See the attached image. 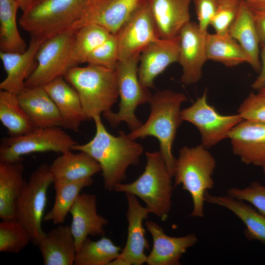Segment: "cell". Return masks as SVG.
<instances>
[{"label":"cell","instance_id":"6da1fadb","mask_svg":"<svg viewBox=\"0 0 265 265\" xmlns=\"http://www.w3.org/2000/svg\"><path fill=\"white\" fill-rule=\"evenodd\" d=\"M93 119L96 126L93 138L86 143L76 144L72 150L85 152L95 159L101 169L105 188L114 191L125 179L128 167L138 163L143 147L122 131L118 136L110 134L100 115Z\"/></svg>","mask_w":265,"mask_h":265},{"label":"cell","instance_id":"7a4b0ae2","mask_svg":"<svg viewBox=\"0 0 265 265\" xmlns=\"http://www.w3.org/2000/svg\"><path fill=\"white\" fill-rule=\"evenodd\" d=\"M186 100L182 92L170 89L158 91L149 103L150 114L146 122L128 134L133 140L147 136L156 137L159 142V151L173 177L176 159L172 154V146L177 130L183 121L181 106Z\"/></svg>","mask_w":265,"mask_h":265},{"label":"cell","instance_id":"3957f363","mask_svg":"<svg viewBox=\"0 0 265 265\" xmlns=\"http://www.w3.org/2000/svg\"><path fill=\"white\" fill-rule=\"evenodd\" d=\"M78 92L87 119L111 110L119 97L115 70L88 64L70 68L64 76Z\"/></svg>","mask_w":265,"mask_h":265},{"label":"cell","instance_id":"277c9868","mask_svg":"<svg viewBox=\"0 0 265 265\" xmlns=\"http://www.w3.org/2000/svg\"><path fill=\"white\" fill-rule=\"evenodd\" d=\"M216 165L214 158L202 144L180 150L173 174L174 186L181 185L189 193L193 204L191 217L205 215V195L214 186L212 175Z\"/></svg>","mask_w":265,"mask_h":265},{"label":"cell","instance_id":"5b68a950","mask_svg":"<svg viewBox=\"0 0 265 265\" xmlns=\"http://www.w3.org/2000/svg\"><path fill=\"white\" fill-rule=\"evenodd\" d=\"M143 172L134 181L119 184L114 191L134 195L145 204L150 213L165 220L172 205V176L159 151L146 152Z\"/></svg>","mask_w":265,"mask_h":265},{"label":"cell","instance_id":"8992f818","mask_svg":"<svg viewBox=\"0 0 265 265\" xmlns=\"http://www.w3.org/2000/svg\"><path fill=\"white\" fill-rule=\"evenodd\" d=\"M87 0H33L19 23L31 39L42 42L71 29Z\"/></svg>","mask_w":265,"mask_h":265},{"label":"cell","instance_id":"52a82bcc","mask_svg":"<svg viewBox=\"0 0 265 265\" xmlns=\"http://www.w3.org/2000/svg\"><path fill=\"white\" fill-rule=\"evenodd\" d=\"M140 54H136L125 60L119 61L116 65L115 71L120 98L119 110L117 112L110 110L103 113L111 127H116L122 122H125L133 131L142 124L137 118L135 111L139 105L149 103L152 95L139 80Z\"/></svg>","mask_w":265,"mask_h":265},{"label":"cell","instance_id":"ba28073f","mask_svg":"<svg viewBox=\"0 0 265 265\" xmlns=\"http://www.w3.org/2000/svg\"><path fill=\"white\" fill-rule=\"evenodd\" d=\"M53 182L50 165L40 164L31 173L16 202V219L27 230L35 245L46 234L42 222L48 190Z\"/></svg>","mask_w":265,"mask_h":265},{"label":"cell","instance_id":"9c48e42d","mask_svg":"<svg viewBox=\"0 0 265 265\" xmlns=\"http://www.w3.org/2000/svg\"><path fill=\"white\" fill-rule=\"evenodd\" d=\"M77 143L60 127L36 128L25 134L3 138L0 145V162L22 161L24 155L72 150Z\"/></svg>","mask_w":265,"mask_h":265},{"label":"cell","instance_id":"30bf717a","mask_svg":"<svg viewBox=\"0 0 265 265\" xmlns=\"http://www.w3.org/2000/svg\"><path fill=\"white\" fill-rule=\"evenodd\" d=\"M77 30L70 29L41 43L35 56L36 67L26 80L25 87H43L64 77L72 68L70 55Z\"/></svg>","mask_w":265,"mask_h":265},{"label":"cell","instance_id":"8fae6325","mask_svg":"<svg viewBox=\"0 0 265 265\" xmlns=\"http://www.w3.org/2000/svg\"><path fill=\"white\" fill-rule=\"evenodd\" d=\"M207 95L205 90L192 105L182 110L181 115L183 120L197 128L201 144L208 149L228 138L230 131L243 119L238 113L220 114L209 104Z\"/></svg>","mask_w":265,"mask_h":265},{"label":"cell","instance_id":"7c38bea8","mask_svg":"<svg viewBox=\"0 0 265 265\" xmlns=\"http://www.w3.org/2000/svg\"><path fill=\"white\" fill-rule=\"evenodd\" d=\"M147 0H87L71 29L95 24L116 34L122 26Z\"/></svg>","mask_w":265,"mask_h":265},{"label":"cell","instance_id":"4fadbf2b","mask_svg":"<svg viewBox=\"0 0 265 265\" xmlns=\"http://www.w3.org/2000/svg\"><path fill=\"white\" fill-rule=\"evenodd\" d=\"M119 50V61L140 53L159 39L148 3L139 7L115 34Z\"/></svg>","mask_w":265,"mask_h":265},{"label":"cell","instance_id":"5bb4252c","mask_svg":"<svg viewBox=\"0 0 265 265\" xmlns=\"http://www.w3.org/2000/svg\"><path fill=\"white\" fill-rule=\"evenodd\" d=\"M128 203L127 219L128 235L124 248L115 260L109 265H141L146 263L147 256L145 250L149 245L145 238V230L143 222L150 211L140 204L136 196L126 193Z\"/></svg>","mask_w":265,"mask_h":265},{"label":"cell","instance_id":"9a60e30c","mask_svg":"<svg viewBox=\"0 0 265 265\" xmlns=\"http://www.w3.org/2000/svg\"><path fill=\"white\" fill-rule=\"evenodd\" d=\"M208 32L202 31L198 24L189 22L179 35L178 62L182 68L181 81L186 85L199 81L202 76L203 67L207 60L206 39Z\"/></svg>","mask_w":265,"mask_h":265},{"label":"cell","instance_id":"2e32d148","mask_svg":"<svg viewBox=\"0 0 265 265\" xmlns=\"http://www.w3.org/2000/svg\"><path fill=\"white\" fill-rule=\"evenodd\" d=\"M233 154L247 165H265V123L243 119L229 132Z\"/></svg>","mask_w":265,"mask_h":265},{"label":"cell","instance_id":"e0dca14e","mask_svg":"<svg viewBox=\"0 0 265 265\" xmlns=\"http://www.w3.org/2000/svg\"><path fill=\"white\" fill-rule=\"evenodd\" d=\"M179 36L169 39L159 38L148 45L140 53L138 75L146 88L154 87L155 79L169 65L178 62Z\"/></svg>","mask_w":265,"mask_h":265},{"label":"cell","instance_id":"ac0fdd59","mask_svg":"<svg viewBox=\"0 0 265 265\" xmlns=\"http://www.w3.org/2000/svg\"><path fill=\"white\" fill-rule=\"evenodd\" d=\"M145 225L153 240L152 250L147 257L148 265H179L183 254L198 241L194 234L170 237L154 221H147Z\"/></svg>","mask_w":265,"mask_h":265},{"label":"cell","instance_id":"d6986e66","mask_svg":"<svg viewBox=\"0 0 265 265\" xmlns=\"http://www.w3.org/2000/svg\"><path fill=\"white\" fill-rule=\"evenodd\" d=\"M193 0H148L150 13L159 38H176L190 20Z\"/></svg>","mask_w":265,"mask_h":265},{"label":"cell","instance_id":"ffe728a7","mask_svg":"<svg viewBox=\"0 0 265 265\" xmlns=\"http://www.w3.org/2000/svg\"><path fill=\"white\" fill-rule=\"evenodd\" d=\"M71 230L75 240L77 251L88 236L104 234L107 220L99 214L97 210V197L92 194H80L71 207Z\"/></svg>","mask_w":265,"mask_h":265},{"label":"cell","instance_id":"44dd1931","mask_svg":"<svg viewBox=\"0 0 265 265\" xmlns=\"http://www.w3.org/2000/svg\"><path fill=\"white\" fill-rule=\"evenodd\" d=\"M42 42L31 39L24 53L0 52V58L6 77L0 83V90L18 95L25 87L26 80L32 73L35 56Z\"/></svg>","mask_w":265,"mask_h":265},{"label":"cell","instance_id":"7402d4cb","mask_svg":"<svg viewBox=\"0 0 265 265\" xmlns=\"http://www.w3.org/2000/svg\"><path fill=\"white\" fill-rule=\"evenodd\" d=\"M56 105L62 119V128L77 131L87 120L79 95L64 79L57 78L43 86Z\"/></svg>","mask_w":265,"mask_h":265},{"label":"cell","instance_id":"603a6c76","mask_svg":"<svg viewBox=\"0 0 265 265\" xmlns=\"http://www.w3.org/2000/svg\"><path fill=\"white\" fill-rule=\"evenodd\" d=\"M17 96L35 128L62 127L59 110L43 87H25Z\"/></svg>","mask_w":265,"mask_h":265},{"label":"cell","instance_id":"cb8c5ba5","mask_svg":"<svg viewBox=\"0 0 265 265\" xmlns=\"http://www.w3.org/2000/svg\"><path fill=\"white\" fill-rule=\"evenodd\" d=\"M37 246L44 265H74L77 249L70 226L59 225L52 229Z\"/></svg>","mask_w":265,"mask_h":265},{"label":"cell","instance_id":"d4e9b609","mask_svg":"<svg viewBox=\"0 0 265 265\" xmlns=\"http://www.w3.org/2000/svg\"><path fill=\"white\" fill-rule=\"evenodd\" d=\"M72 150L62 153L54 160L50 169L53 182L68 183L92 178L101 171L98 162L87 153Z\"/></svg>","mask_w":265,"mask_h":265},{"label":"cell","instance_id":"484cf974","mask_svg":"<svg viewBox=\"0 0 265 265\" xmlns=\"http://www.w3.org/2000/svg\"><path fill=\"white\" fill-rule=\"evenodd\" d=\"M229 35L240 46L245 52L248 63L256 72L261 70L258 35L252 11L242 0L236 16L229 29Z\"/></svg>","mask_w":265,"mask_h":265},{"label":"cell","instance_id":"4316f807","mask_svg":"<svg viewBox=\"0 0 265 265\" xmlns=\"http://www.w3.org/2000/svg\"><path fill=\"white\" fill-rule=\"evenodd\" d=\"M205 202L224 208L238 217L244 225L245 237L265 245V215L244 201L226 195H215L206 192Z\"/></svg>","mask_w":265,"mask_h":265},{"label":"cell","instance_id":"83f0119b","mask_svg":"<svg viewBox=\"0 0 265 265\" xmlns=\"http://www.w3.org/2000/svg\"><path fill=\"white\" fill-rule=\"evenodd\" d=\"M22 161L0 162V218L16 219V204L26 182Z\"/></svg>","mask_w":265,"mask_h":265},{"label":"cell","instance_id":"f1b7e54d","mask_svg":"<svg viewBox=\"0 0 265 265\" xmlns=\"http://www.w3.org/2000/svg\"><path fill=\"white\" fill-rule=\"evenodd\" d=\"M206 52L207 60L218 62L226 67L248 63V58L243 50L229 34L221 35L208 32Z\"/></svg>","mask_w":265,"mask_h":265},{"label":"cell","instance_id":"f546056e","mask_svg":"<svg viewBox=\"0 0 265 265\" xmlns=\"http://www.w3.org/2000/svg\"><path fill=\"white\" fill-rule=\"evenodd\" d=\"M15 0H0V49L7 53H24L28 47L18 31Z\"/></svg>","mask_w":265,"mask_h":265},{"label":"cell","instance_id":"4dcf8cb0","mask_svg":"<svg viewBox=\"0 0 265 265\" xmlns=\"http://www.w3.org/2000/svg\"><path fill=\"white\" fill-rule=\"evenodd\" d=\"M112 35L104 27L95 24L87 25L77 29L70 51L71 67L86 63L90 53Z\"/></svg>","mask_w":265,"mask_h":265},{"label":"cell","instance_id":"1f68e13d","mask_svg":"<svg viewBox=\"0 0 265 265\" xmlns=\"http://www.w3.org/2000/svg\"><path fill=\"white\" fill-rule=\"evenodd\" d=\"M0 120L9 136L27 133L35 127L21 106L17 94L0 90Z\"/></svg>","mask_w":265,"mask_h":265},{"label":"cell","instance_id":"d6a6232c","mask_svg":"<svg viewBox=\"0 0 265 265\" xmlns=\"http://www.w3.org/2000/svg\"><path fill=\"white\" fill-rule=\"evenodd\" d=\"M93 182L92 178H89L74 182L53 183L54 203L51 210L44 216L43 220L51 221L54 224L62 223L80 191L91 185Z\"/></svg>","mask_w":265,"mask_h":265},{"label":"cell","instance_id":"836d02e7","mask_svg":"<svg viewBox=\"0 0 265 265\" xmlns=\"http://www.w3.org/2000/svg\"><path fill=\"white\" fill-rule=\"evenodd\" d=\"M122 249L109 238L103 236L96 241L88 237L77 252L75 265H109L118 258Z\"/></svg>","mask_w":265,"mask_h":265},{"label":"cell","instance_id":"e575fe53","mask_svg":"<svg viewBox=\"0 0 265 265\" xmlns=\"http://www.w3.org/2000/svg\"><path fill=\"white\" fill-rule=\"evenodd\" d=\"M31 241L27 230L17 220L0 223V252L18 253Z\"/></svg>","mask_w":265,"mask_h":265},{"label":"cell","instance_id":"d590c367","mask_svg":"<svg viewBox=\"0 0 265 265\" xmlns=\"http://www.w3.org/2000/svg\"><path fill=\"white\" fill-rule=\"evenodd\" d=\"M119 60L117 41L112 34L90 53L86 63L115 70Z\"/></svg>","mask_w":265,"mask_h":265},{"label":"cell","instance_id":"8d00e7d4","mask_svg":"<svg viewBox=\"0 0 265 265\" xmlns=\"http://www.w3.org/2000/svg\"><path fill=\"white\" fill-rule=\"evenodd\" d=\"M227 195L247 202L265 215V185L253 182L245 187H231L227 190Z\"/></svg>","mask_w":265,"mask_h":265},{"label":"cell","instance_id":"74e56055","mask_svg":"<svg viewBox=\"0 0 265 265\" xmlns=\"http://www.w3.org/2000/svg\"><path fill=\"white\" fill-rule=\"evenodd\" d=\"M240 2H224L218 3L216 12L211 22L215 33L224 35L229 34V28L234 20Z\"/></svg>","mask_w":265,"mask_h":265},{"label":"cell","instance_id":"f35d334b","mask_svg":"<svg viewBox=\"0 0 265 265\" xmlns=\"http://www.w3.org/2000/svg\"><path fill=\"white\" fill-rule=\"evenodd\" d=\"M238 113L243 119L265 123V95L250 93L239 106Z\"/></svg>","mask_w":265,"mask_h":265},{"label":"cell","instance_id":"ab89813d","mask_svg":"<svg viewBox=\"0 0 265 265\" xmlns=\"http://www.w3.org/2000/svg\"><path fill=\"white\" fill-rule=\"evenodd\" d=\"M195 3L198 25L200 30L205 33L218 6L216 0H193Z\"/></svg>","mask_w":265,"mask_h":265},{"label":"cell","instance_id":"60d3db41","mask_svg":"<svg viewBox=\"0 0 265 265\" xmlns=\"http://www.w3.org/2000/svg\"><path fill=\"white\" fill-rule=\"evenodd\" d=\"M252 11L260 45L265 46V11Z\"/></svg>","mask_w":265,"mask_h":265},{"label":"cell","instance_id":"b9f144b4","mask_svg":"<svg viewBox=\"0 0 265 265\" xmlns=\"http://www.w3.org/2000/svg\"><path fill=\"white\" fill-rule=\"evenodd\" d=\"M261 57L262 64L259 75L251 85L253 89L258 91L265 88V46L262 47Z\"/></svg>","mask_w":265,"mask_h":265},{"label":"cell","instance_id":"7bdbcfd3","mask_svg":"<svg viewBox=\"0 0 265 265\" xmlns=\"http://www.w3.org/2000/svg\"><path fill=\"white\" fill-rule=\"evenodd\" d=\"M252 10L265 11V0H243Z\"/></svg>","mask_w":265,"mask_h":265},{"label":"cell","instance_id":"ee69618b","mask_svg":"<svg viewBox=\"0 0 265 265\" xmlns=\"http://www.w3.org/2000/svg\"><path fill=\"white\" fill-rule=\"evenodd\" d=\"M19 5V8L23 11H26L30 5L33 0H15Z\"/></svg>","mask_w":265,"mask_h":265},{"label":"cell","instance_id":"f6af8a7d","mask_svg":"<svg viewBox=\"0 0 265 265\" xmlns=\"http://www.w3.org/2000/svg\"><path fill=\"white\" fill-rule=\"evenodd\" d=\"M218 3H221V2H239L242 0H216Z\"/></svg>","mask_w":265,"mask_h":265},{"label":"cell","instance_id":"bcb514c9","mask_svg":"<svg viewBox=\"0 0 265 265\" xmlns=\"http://www.w3.org/2000/svg\"><path fill=\"white\" fill-rule=\"evenodd\" d=\"M258 93H260V94H261L262 95H265V88H263L261 90H259L258 91Z\"/></svg>","mask_w":265,"mask_h":265},{"label":"cell","instance_id":"7dc6e473","mask_svg":"<svg viewBox=\"0 0 265 265\" xmlns=\"http://www.w3.org/2000/svg\"><path fill=\"white\" fill-rule=\"evenodd\" d=\"M263 169L264 174L265 176V165H264V166L263 167Z\"/></svg>","mask_w":265,"mask_h":265}]
</instances>
